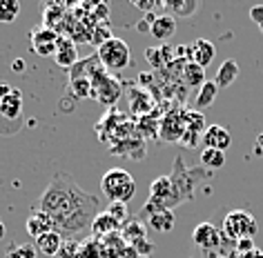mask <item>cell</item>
I'll list each match as a JSON object with an SVG mask.
<instances>
[{
  "label": "cell",
  "instance_id": "obj_5",
  "mask_svg": "<svg viewBox=\"0 0 263 258\" xmlns=\"http://www.w3.org/2000/svg\"><path fill=\"white\" fill-rule=\"evenodd\" d=\"M89 83H91V96H94L98 103L107 105V107L114 105L118 101V96H121V83H118L114 76H109L103 67L89 78Z\"/></svg>",
  "mask_w": 263,
  "mask_h": 258
},
{
  "label": "cell",
  "instance_id": "obj_6",
  "mask_svg": "<svg viewBox=\"0 0 263 258\" xmlns=\"http://www.w3.org/2000/svg\"><path fill=\"white\" fill-rule=\"evenodd\" d=\"M194 174H199V171H190L185 165H183V158H176V163H174V171H172V185H174V189H176V194H179L181 198V203H185L190 196H192V191H194Z\"/></svg>",
  "mask_w": 263,
  "mask_h": 258
},
{
  "label": "cell",
  "instance_id": "obj_9",
  "mask_svg": "<svg viewBox=\"0 0 263 258\" xmlns=\"http://www.w3.org/2000/svg\"><path fill=\"white\" fill-rule=\"evenodd\" d=\"M0 118L5 123H23V94L21 89H11L9 96L0 98Z\"/></svg>",
  "mask_w": 263,
  "mask_h": 258
},
{
  "label": "cell",
  "instance_id": "obj_31",
  "mask_svg": "<svg viewBox=\"0 0 263 258\" xmlns=\"http://www.w3.org/2000/svg\"><path fill=\"white\" fill-rule=\"evenodd\" d=\"M183 118H185V131H194V134L203 131L205 118H203L201 111H183Z\"/></svg>",
  "mask_w": 263,
  "mask_h": 258
},
{
  "label": "cell",
  "instance_id": "obj_40",
  "mask_svg": "<svg viewBox=\"0 0 263 258\" xmlns=\"http://www.w3.org/2000/svg\"><path fill=\"white\" fill-rule=\"evenodd\" d=\"M5 231H7V227H5V223L0 221V241H3V238H5Z\"/></svg>",
  "mask_w": 263,
  "mask_h": 258
},
{
  "label": "cell",
  "instance_id": "obj_28",
  "mask_svg": "<svg viewBox=\"0 0 263 258\" xmlns=\"http://www.w3.org/2000/svg\"><path fill=\"white\" fill-rule=\"evenodd\" d=\"M67 89H69V96L78 98V101H83V98H89L91 96V83H89V78H76V81H69Z\"/></svg>",
  "mask_w": 263,
  "mask_h": 258
},
{
  "label": "cell",
  "instance_id": "obj_24",
  "mask_svg": "<svg viewBox=\"0 0 263 258\" xmlns=\"http://www.w3.org/2000/svg\"><path fill=\"white\" fill-rule=\"evenodd\" d=\"M143 241H145V227H143L139 221L123 225V243H127L129 247H136V245Z\"/></svg>",
  "mask_w": 263,
  "mask_h": 258
},
{
  "label": "cell",
  "instance_id": "obj_26",
  "mask_svg": "<svg viewBox=\"0 0 263 258\" xmlns=\"http://www.w3.org/2000/svg\"><path fill=\"white\" fill-rule=\"evenodd\" d=\"M170 47H163V49H156V47H147L145 49V58H147V63L152 65L154 69H161L163 65H165L170 58H172V54H170Z\"/></svg>",
  "mask_w": 263,
  "mask_h": 258
},
{
  "label": "cell",
  "instance_id": "obj_18",
  "mask_svg": "<svg viewBox=\"0 0 263 258\" xmlns=\"http://www.w3.org/2000/svg\"><path fill=\"white\" fill-rule=\"evenodd\" d=\"M236 78H239V63L236 61H223L221 63V67L219 71H216V76H214V83H216V87L223 89V87H230Z\"/></svg>",
  "mask_w": 263,
  "mask_h": 258
},
{
  "label": "cell",
  "instance_id": "obj_4",
  "mask_svg": "<svg viewBox=\"0 0 263 258\" xmlns=\"http://www.w3.org/2000/svg\"><path fill=\"white\" fill-rule=\"evenodd\" d=\"M96 56H98V63L105 71H123L129 67L132 63V54H129V45L123 41V38H109L105 45L96 49Z\"/></svg>",
  "mask_w": 263,
  "mask_h": 258
},
{
  "label": "cell",
  "instance_id": "obj_39",
  "mask_svg": "<svg viewBox=\"0 0 263 258\" xmlns=\"http://www.w3.org/2000/svg\"><path fill=\"white\" fill-rule=\"evenodd\" d=\"M256 154H263V134L256 136Z\"/></svg>",
  "mask_w": 263,
  "mask_h": 258
},
{
  "label": "cell",
  "instance_id": "obj_22",
  "mask_svg": "<svg viewBox=\"0 0 263 258\" xmlns=\"http://www.w3.org/2000/svg\"><path fill=\"white\" fill-rule=\"evenodd\" d=\"M181 76H183V83H185L187 87H199L201 89L203 85H205V69L199 67V65L192 63V61L185 63V67H183Z\"/></svg>",
  "mask_w": 263,
  "mask_h": 258
},
{
  "label": "cell",
  "instance_id": "obj_34",
  "mask_svg": "<svg viewBox=\"0 0 263 258\" xmlns=\"http://www.w3.org/2000/svg\"><path fill=\"white\" fill-rule=\"evenodd\" d=\"M109 38H114L109 34V29H105V27H101V25H98V27H94L91 29V36H89V41H91V45H94V47L98 49L101 47V45H105L109 41Z\"/></svg>",
  "mask_w": 263,
  "mask_h": 258
},
{
  "label": "cell",
  "instance_id": "obj_23",
  "mask_svg": "<svg viewBox=\"0 0 263 258\" xmlns=\"http://www.w3.org/2000/svg\"><path fill=\"white\" fill-rule=\"evenodd\" d=\"M216 96H219V87H216L214 81H205V85L199 89V94H196V109L199 111H205L210 105L216 101Z\"/></svg>",
  "mask_w": 263,
  "mask_h": 258
},
{
  "label": "cell",
  "instance_id": "obj_14",
  "mask_svg": "<svg viewBox=\"0 0 263 258\" xmlns=\"http://www.w3.org/2000/svg\"><path fill=\"white\" fill-rule=\"evenodd\" d=\"M63 245H65V238L58 234V231H49V234L36 238V249H38V254L45 258H56L61 254Z\"/></svg>",
  "mask_w": 263,
  "mask_h": 258
},
{
  "label": "cell",
  "instance_id": "obj_30",
  "mask_svg": "<svg viewBox=\"0 0 263 258\" xmlns=\"http://www.w3.org/2000/svg\"><path fill=\"white\" fill-rule=\"evenodd\" d=\"M65 14V9L63 7H54V5H49L47 9H45V14H43V27L45 29H54V27H58V25L63 23V16Z\"/></svg>",
  "mask_w": 263,
  "mask_h": 258
},
{
  "label": "cell",
  "instance_id": "obj_33",
  "mask_svg": "<svg viewBox=\"0 0 263 258\" xmlns=\"http://www.w3.org/2000/svg\"><path fill=\"white\" fill-rule=\"evenodd\" d=\"M107 214L114 218V221L121 225V227L127 223V218H129V211H127V205H125V203H109Z\"/></svg>",
  "mask_w": 263,
  "mask_h": 258
},
{
  "label": "cell",
  "instance_id": "obj_15",
  "mask_svg": "<svg viewBox=\"0 0 263 258\" xmlns=\"http://www.w3.org/2000/svg\"><path fill=\"white\" fill-rule=\"evenodd\" d=\"M25 227H27V234L34 236V238H41L45 234H49V231H54V223H51V218L45 214V211H31L27 223H25Z\"/></svg>",
  "mask_w": 263,
  "mask_h": 258
},
{
  "label": "cell",
  "instance_id": "obj_35",
  "mask_svg": "<svg viewBox=\"0 0 263 258\" xmlns=\"http://www.w3.org/2000/svg\"><path fill=\"white\" fill-rule=\"evenodd\" d=\"M78 249H81V245H78L76 241H65L61 254H58L56 258H78Z\"/></svg>",
  "mask_w": 263,
  "mask_h": 258
},
{
  "label": "cell",
  "instance_id": "obj_20",
  "mask_svg": "<svg viewBox=\"0 0 263 258\" xmlns=\"http://www.w3.org/2000/svg\"><path fill=\"white\" fill-rule=\"evenodd\" d=\"M116 231H121V225H118L107 211L98 214L94 218V223H91V234L94 236H111V234H116Z\"/></svg>",
  "mask_w": 263,
  "mask_h": 258
},
{
  "label": "cell",
  "instance_id": "obj_12",
  "mask_svg": "<svg viewBox=\"0 0 263 258\" xmlns=\"http://www.w3.org/2000/svg\"><path fill=\"white\" fill-rule=\"evenodd\" d=\"M54 61H56L58 67H63V69H71L78 61H81V58H78L76 43L71 41V38H67V36L58 38V49H56Z\"/></svg>",
  "mask_w": 263,
  "mask_h": 258
},
{
  "label": "cell",
  "instance_id": "obj_32",
  "mask_svg": "<svg viewBox=\"0 0 263 258\" xmlns=\"http://www.w3.org/2000/svg\"><path fill=\"white\" fill-rule=\"evenodd\" d=\"M149 105H152V101H149L147 94H143V91H132V109H134L136 114H147Z\"/></svg>",
  "mask_w": 263,
  "mask_h": 258
},
{
  "label": "cell",
  "instance_id": "obj_41",
  "mask_svg": "<svg viewBox=\"0 0 263 258\" xmlns=\"http://www.w3.org/2000/svg\"><path fill=\"white\" fill-rule=\"evenodd\" d=\"M23 67H25L23 61H16V63H14V69H23Z\"/></svg>",
  "mask_w": 263,
  "mask_h": 258
},
{
  "label": "cell",
  "instance_id": "obj_11",
  "mask_svg": "<svg viewBox=\"0 0 263 258\" xmlns=\"http://www.w3.org/2000/svg\"><path fill=\"white\" fill-rule=\"evenodd\" d=\"M203 145H205L208 149L226 151L232 147V134H230L223 125H210V127L203 131Z\"/></svg>",
  "mask_w": 263,
  "mask_h": 258
},
{
  "label": "cell",
  "instance_id": "obj_29",
  "mask_svg": "<svg viewBox=\"0 0 263 258\" xmlns=\"http://www.w3.org/2000/svg\"><path fill=\"white\" fill-rule=\"evenodd\" d=\"M21 14L18 0H0V23H14Z\"/></svg>",
  "mask_w": 263,
  "mask_h": 258
},
{
  "label": "cell",
  "instance_id": "obj_1",
  "mask_svg": "<svg viewBox=\"0 0 263 258\" xmlns=\"http://www.w3.org/2000/svg\"><path fill=\"white\" fill-rule=\"evenodd\" d=\"M41 211L51 218L54 231L65 241H78L91 231V223L98 216V198L85 191L69 174L56 171L41 196Z\"/></svg>",
  "mask_w": 263,
  "mask_h": 258
},
{
  "label": "cell",
  "instance_id": "obj_3",
  "mask_svg": "<svg viewBox=\"0 0 263 258\" xmlns=\"http://www.w3.org/2000/svg\"><path fill=\"white\" fill-rule=\"evenodd\" d=\"M259 231V223L256 218L246 209H232L223 218V238L232 243L239 241H252Z\"/></svg>",
  "mask_w": 263,
  "mask_h": 258
},
{
  "label": "cell",
  "instance_id": "obj_8",
  "mask_svg": "<svg viewBox=\"0 0 263 258\" xmlns=\"http://www.w3.org/2000/svg\"><path fill=\"white\" fill-rule=\"evenodd\" d=\"M58 36L56 29H36L31 31V47L38 56L47 58V56H56V49H58Z\"/></svg>",
  "mask_w": 263,
  "mask_h": 258
},
{
  "label": "cell",
  "instance_id": "obj_2",
  "mask_svg": "<svg viewBox=\"0 0 263 258\" xmlns=\"http://www.w3.org/2000/svg\"><path fill=\"white\" fill-rule=\"evenodd\" d=\"M101 189H103V194L109 198V203L127 205L136 194V181L129 171L114 167V169L105 171V176L101 178Z\"/></svg>",
  "mask_w": 263,
  "mask_h": 258
},
{
  "label": "cell",
  "instance_id": "obj_17",
  "mask_svg": "<svg viewBox=\"0 0 263 258\" xmlns=\"http://www.w3.org/2000/svg\"><path fill=\"white\" fill-rule=\"evenodd\" d=\"M147 225L152 227L154 231H159V234H167V231H172L174 227V214L172 209H156V211H149L145 216Z\"/></svg>",
  "mask_w": 263,
  "mask_h": 258
},
{
  "label": "cell",
  "instance_id": "obj_25",
  "mask_svg": "<svg viewBox=\"0 0 263 258\" xmlns=\"http://www.w3.org/2000/svg\"><path fill=\"white\" fill-rule=\"evenodd\" d=\"M201 163H203V167H208V169H221L223 165H226V151L205 147L201 151Z\"/></svg>",
  "mask_w": 263,
  "mask_h": 258
},
{
  "label": "cell",
  "instance_id": "obj_13",
  "mask_svg": "<svg viewBox=\"0 0 263 258\" xmlns=\"http://www.w3.org/2000/svg\"><path fill=\"white\" fill-rule=\"evenodd\" d=\"M187 51H190V61L196 63V65H199V67H203V69H205L208 65L214 61V56H216L214 43L205 41V38H199V41H194V43L187 47Z\"/></svg>",
  "mask_w": 263,
  "mask_h": 258
},
{
  "label": "cell",
  "instance_id": "obj_7",
  "mask_svg": "<svg viewBox=\"0 0 263 258\" xmlns=\"http://www.w3.org/2000/svg\"><path fill=\"white\" fill-rule=\"evenodd\" d=\"M183 134H185V118H183V111H170V114L163 118L161 127H159V136L161 141H165L167 145H172L176 141H181Z\"/></svg>",
  "mask_w": 263,
  "mask_h": 258
},
{
  "label": "cell",
  "instance_id": "obj_19",
  "mask_svg": "<svg viewBox=\"0 0 263 258\" xmlns=\"http://www.w3.org/2000/svg\"><path fill=\"white\" fill-rule=\"evenodd\" d=\"M101 69V63H98V56H91V58H83L78 61L74 67L69 69V81H76V78H91L96 71Z\"/></svg>",
  "mask_w": 263,
  "mask_h": 258
},
{
  "label": "cell",
  "instance_id": "obj_10",
  "mask_svg": "<svg viewBox=\"0 0 263 258\" xmlns=\"http://www.w3.org/2000/svg\"><path fill=\"white\" fill-rule=\"evenodd\" d=\"M221 236L223 234L212 223H201V225H196L194 231H192V241L196 243V247H201L203 251H212V249L219 247Z\"/></svg>",
  "mask_w": 263,
  "mask_h": 258
},
{
  "label": "cell",
  "instance_id": "obj_36",
  "mask_svg": "<svg viewBox=\"0 0 263 258\" xmlns=\"http://www.w3.org/2000/svg\"><path fill=\"white\" fill-rule=\"evenodd\" d=\"M250 18H252V21L259 25L261 31H263V5H256V7L250 9Z\"/></svg>",
  "mask_w": 263,
  "mask_h": 258
},
{
  "label": "cell",
  "instance_id": "obj_38",
  "mask_svg": "<svg viewBox=\"0 0 263 258\" xmlns=\"http://www.w3.org/2000/svg\"><path fill=\"white\" fill-rule=\"evenodd\" d=\"M11 89H14V87H9V85H0V98L9 96V94H11Z\"/></svg>",
  "mask_w": 263,
  "mask_h": 258
},
{
  "label": "cell",
  "instance_id": "obj_27",
  "mask_svg": "<svg viewBox=\"0 0 263 258\" xmlns=\"http://www.w3.org/2000/svg\"><path fill=\"white\" fill-rule=\"evenodd\" d=\"M38 249L36 243H23V245H11V247L5 251V258H36Z\"/></svg>",
  "mask_w": 263,
  "mask_h": 258
},
{
  "label": "cell",
  "instance_id": "obj_21",
  "mask_svg": "<svg viewBox=\"0 0 263 258\" xmlns=\"http://www.w3.org/2000/svg\"><path fill=\"white\" fill-rule=\"evenodd\" d=\"M163 9L172 18H192L196 14V9H199V3H194V0H179V3H165Z\"/></svg>",
  "mask_w": 263,
  "mask_h": 258
},
{
  "label": "cell",
  "instance_id": "obj_16",
  "mask_svg": "<svg viewBox=\"0 0 263 258\" xmlns=\"http://www.w3.org/2000/svg\"><path fill=\"white\" fill-rule=\"evenodd\" d=\"M149 34L159 41H170L176 34V18H172L170 14H161L154 18L152 27H149Z\"/></svg>",
  "mask_w": 263,
  "mask_h": 258
},
{
  "label": "cell",
  "instance_id": "obj_37",
  "mask_svg": "<svg viewBox=\"0 0 263 258\" xmlns=\"http://www.w3.org/2000/svg\"><path fill=\"white\" fill-rule=\"evenodd\" d=\"M132 5H134V7H139V9H143V11H152L154 7H159L156 3H139V0H136V3H132Z\"/></svg>",
  "mask_w": 263,
  "mask_h": 258
}]
</instances>
